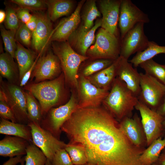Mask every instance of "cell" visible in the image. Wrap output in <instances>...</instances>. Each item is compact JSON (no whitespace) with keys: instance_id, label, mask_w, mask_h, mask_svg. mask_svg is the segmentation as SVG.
<instances>
[{"instance_id":"cell-1","label":"cell","mask_w":165,"mask_h":165,"mask_svg":"<svg viewBox=\"0 0 165 165\" xmlns=\"http://www.w3.org/2000/svg\"><path fill=\"white\" fill-rule=\"evenodd\" d=\"M112 115L96 107L77 108L61 130L71 143L84 148L88 163L94 165H143V151L134 145Z\"/></svg>"},{"instance_id":"cell-2","label":"cell","mask_w":165,"mask_h":165,"mask_svg":"<svg viewBox=\"0 0 165 165\" xmlns=\"http://www.w3.org/2000/svg\"><path fill=\"white\" fill-rule=\"evenodd\" d=\"M138 101V97L117 78L115 79L110 91L104 100L111 113L121 120L126 117H131Z\"/></svg>"},{"instance_id":"cell-3","label":"cell","mask_w":165,"mask_h":165,"mask_svg":"<svg viewBox=\"0 0 165 165\" xmlns=\"http://www.w3.org/2000/svg\"><path fill=\"white\" fill-rule=\"evenodd\" d=\"M53 51L59 58L67 79L78 87L77 72L81 64L88 57L80 55L72 48L68 41L53 42Z\"/></svg>"},{"instance_id":"cell-4","label":"cell","mask_w":165,"mask_h":165,"mask_svg":"<svg viewBox=\"0 0 165 165\" xmlns=\"http://www.w3.org/2000/svg\"><path fill=\"white\" fill-rule=\"evenodd\" d=\"M62 77L50 81L30 84L26 89L38 99L43 113L49 111L57 105L61 98L62 88Z\"/></svg>"},{"instance_id":"cell-5","label":"cell","mask_w":165,"mask_h":165,"mask_svg":"<svg viewBox=\"0 0 165 165\" xmlns=\"http://www.w3.org/2000/svg\"><path fill=\"white\" fill-rule=\"evenodd\" d=\"M121 43L119 37L101 28L96 35L94 43L88 49L86 55L93 58L115 61L120 56Z\"/></svg>"},{"instance_id":"cell-6","label":"cell","mask_w":165,"mask_h":165,"mask_svg":"<svg viewBox=\"0 0 165 165\" xmlns=\"http://www.w3.org/2000/svg\"><path fill=\"white\" fill-rule=\"evenodd\" d=\"M140 101L149 108L156 111L165 95V85L155 78L145 73H140Z\"/></svg>"},{"instance_id":"cell-7","label":"cell","mask_w":165,"mask_h":165,"mask_svg":"<svg viewBox=\"0 0 165 165\" xmlns=\"http://www.w3.org/2000/svg\"><path fill=\"white\" fill-rule=\"evenodd\" d=\"M32 143L44 153L47 159L51 162L56 152L61 148H65L67 144L60 141L49 131L40 125L29 122Z\"/></svg>"},{"instance_id":"cell-8","label":"cell","mask_w":165,"mask_h":165,"mask_svg":"<svg viewBox=\"0 0 165 165\" xmlns=\"http://www.w3.org/2000/svg\"><path fill=\"white\" fill-rule=\"evenodd\" d=\"M135 108L140 112L147 144L149 145L162 134L163 117L139 100Z\"/></svg>"},{"instance_id":"cell-9","label":"cell","mask_w":165,"mask_h":165,"mask_svg":"<svg viewBox=\"0 0 165 165\" xmlns=\"http://www.w3.org/2000/svg\"><path fill=\"white\" fill-rule=\"evenodd\" d=\"M144 24L138 23L127 33L121 40L120 56L128 60L132 54L147 48L149 41L144 33Z\"/></svg>"},{"instance_id":"cell-10","label":"cell","mask_w":165,"mask_h":165,"mask_svg":"<svg viewBox=\"0 0 165 165\" xmlns=\"http://www.w3.org/2000/svg\"><path fill=\"white\" fill-rule=\"evenodd\" d=\"M148 15L144 13L130 0H122L118 22L121 40L127 33L140 23H148Z\"/></svg>"},{"instance_id":"cell-11","label":"cell","mask_w":165,"mask_h":165,"mask_svg":"<svg viewBox=\"0 0 165 165\" xmlns=\"http://www.w3.org/2000/svg\"><path fill=\"white\" fill-rule=\"evenodd\" d=\"M76 99L72 94L69 101L65 105L51 109L47 118L40 126L55 136L64 124L78 108ZM49 110V111H50Z\"/></svg>"},{"instance_id":"cell-12","label":"cell","mask_w":165,"mask_h":165,"mask_svg":"<svg viewBox=\"0 0 165 165\" xmlns=\"http://www.w3.org/2000/svg\"><path fill=\"white\" fill-rule=\"evenodd\" d=\"M1 88L5 94L6 101L13 110L17 122L23 124H28L29 120L25 92L15 85H9L6 87L3 86Z\"/></svg>"},{"instance_id":"cell-13","label":"cell","mask_w":165,"mask_h":165,"mask_svg":"<svg viewBox=\"0 0 165 165\" xmlns=\"http://www.w3.org/2000/svg\"><path fill=\"white\" fill-rule=\"evenodd\" d=\"M101 18L98 19L90 29L86 30L80 24L68 40L74 50L81 55L86 56L87 50L95 42V33L97 30L101 27Z\"/></svg>"},{"instance_id":"cell-14","label":"cell","mask_w":165,"mask_h":165,"mask_svg":"<svg viewBox=\"0 0 165 165\" xmlns=\"http://www.w3.org/2000/svg\"><path fill=\"white\" fill-rule=\"evenodd\" d=\"M61 65L57 57L51 51L38 59L32 73L36 83L51 79L60 72Z\"/></svg>"},{"instance_id":"cell-15","label":"cell","mask_w":165,"mask_h":165,"mask_svg":"<svg viewBox=\"0 0 165 165\" xmlns=\"http://www.w3.org/2000/svg\"><path fill=\"white\" fill-rule=\"evenodd\" d=\"M122 0L99 1L100 12L102 15L101 28L119 37L118 26Z\"/></svg>"},{"instance_id":"cell-16","label":"cell","mask_w":165,"mask_h":165,"mask_svg":"<svg viewBox=\"0 0 165 165\" xmlns=\"http://www.w3.org/2000/svg\"><path fill=\"white\" fill-rule=\"evenodd\" d=\"M35 15L38 22L36 27L32 33L31 44L33 48L40 55L50 44L53 30L52 21L47 14L39 12Z\"/></svg>"},{"instance_id":"cell-17","label":"cell","mask_w":165,"mask_h":165,"mask_svg":"<svg viewBox=\"0 0 165 165\" xmlns=\"http://www.w3.org/2000/svg\"><path fill=\"white\" fill-rule=\"evenodd\" d=\"M116 74L117 78L138 97L140 91V73L128 59L119 56L116 60Z\"/></svg>"},{"instance_id":"cell-18","label":"cell","mask_w":165,"mask_h":165,"mask_svg":"<svg viewBox=\"0 0 165 165\" xmlns=\"http://www.w3.org/2000/svg\"><path fill=\"white\" fill-rule=\"evenodd\" d=\"M85 1L84 0L79 1L74 11L60 22L53 31L50 40V43L68 41L70 35L80 24L81 10Z\"/></svg>"},{"instance_id":"cell-19","label":"cell","mask_w":165,"mask_h":165,"mask_svg":"<svg viewBox=\"0 0 165 165\" xmlns=\"http://www.w3.org/2000/svg\"><path fill=\"white\" fill-rule=\"evenodd\" d=\"M80 85L81 100L78 108L96 107L109 92L107 90L97 87L83 76L80 78Z\"/></svg>"},{"instance_id":"cell-20","label":"cell","mask_w":165,"mask_h":165,"mask_svg":"<svg viewBox=\"0 0 165 165\" xmlns=\"http://www.w3.org/2000/svg\"><path fill=\"white\" fill-rule=\"evenodd\" d=\"M30 143L22 138L7 136L0 141V155L12 157L26 154L27 148Z\"/></svg>"},{"instance_id":"cell-21","label":"cell","mask_w":165,"mask_h":165,"mask_svg":"<svg viewBox=\"0 0 165 165\" xmlns=\"http://www.w3.org/2000/svg\"><path fill=\"white\" fill-rule=\"evenodd\" d=\"M139 122V119L135 114L133 118L126 117L122 119L119 126L131 142L141 148L144 142V137Z\"/></svg>"},{"instance_id":"cell-22","label":"cell","mask_w":165,"mask_h":165,"mask_svg":"<svg viewBox=\"0 0 165 165\" xmlns=\"http://www.w3.org/2000/svg\"><path fill=\"white\" fill-rule=\"evenodd\" d=\"M0 134L20 137L32 142L31 129L28 124L14 123L1 118Z\"/></svg>"},{"instance_id":"cell-23","label":"cell","mask_w":165,"mask_h":165,"mask_svg":"<svg viewBox=\"0 0 165 165\" xmlns=\"http://www.w3.org/2000/svg\"><path fill=\"white\" fill-rule=\"evenodd\" d=\"M47 15L51 21L70 14L74 7V2L71 0H45Z\"/></svg>"},{"instance_id":"cell-24","label":"cell","mask_w":165,"mask_h":165,"mask_svg":"<svg viewBox=\"0 0 165 165\" xmlns=\"http://www.w3.org/2000/svg\"><path fill=\"white\" fill-rule=\"evenodd\" d=\"M17 48L15 58L18 66L19 79L20 80L26 72L30 68L35 60V54L32 51L25 48L16 42Z\"/></svg>"},{"instance_id":"cell-25","label":"cell","mask_w":165,"mask_h":165,"mask_svg":"<svg viewBox=\"0 0 165 165\" xmlns=\"http://www.w3.org/2000/svg\"><path fill=\"white\" fill-rule=\"evenodd\" d=\"M116 75V60L110 66L89 77L88 80L97 87L108 90Z\"/></svg>"},{"instance_id":"cell-26","label":"cell","mask_w":165,"mask_h":165,"mask_svg":"<svg viewBox=\"0 0 165 165\" xmlns=\"http://www.w3.org/2000/svg\"><path fill=\"white\" fill-rule=\"evenodd\" d=\"M14 59L6 52L2 53L0 55L1 75L11 82L15 81L18 76L19 77L17 64Z\"/></svg>"},{"instance_id":"cell-27","label":"cell","mask_w":165,"mask_h":165,"mask_svg":"<svg viewBox=\"0 0 165 165\" xmlns=\"http://www.w3.org/2000/svg\"><path fill=\"white\" fill-rule=\"evenodd\" d=\"M165 148V135L154 140L141 155L140 160L143 165H151L156 163L161 151Z\"/></svg>"},{"instance_id":"cell-28","label":"cell","mask_w":165,"mask_h":165,"mask_svg":"<svg viewBox=\"0 0 165 165\" xmlns=\"http://www.w3.org/2000/svg\"><path fill=\"white\" fill-rule=\"evenodd\" d=\"M96 2L95 0H87L82 8L80 12L81 23L86 30L90 29L94 25V20L101 16Z\"/></svg>"},{"instance_id":"cell-29","label":"cell","mask_w":165,"mask_h":165,"mask_svg":"<svg viewBox=\"0 0 165 165\" xmlns=\"http://www.w3.org/2000/svg\"><path fill=\"white\" fill-rule=\"evenodd\" d=\"M161 53L165 54V46H160L154 42L149 41L147 48L137 53L129 62L134 67H137L142 62Z\"/></svg>"},{"instance_id":"cell-30","label":"cell","mask_w":165,"mask_h":165,"mask_svg":"<svg viewBox=\"0 0 165 165\" xmlns=\"http://www.w3.org/2000/svg\"><path fill=\"white\" fill-rule=\"evenodd\" d=\"M25 93L29 122H32L40 125L43 114L41 106L30 91H28Z\"/></svg>"},{"instance_id":"cell-31","label":"cell","mask_w":165,"mask_h":165,"mask_svg":"<svg viewBox=\"0 0 165 165\" xmlns=\"http://www.w3.org/2000/svg\"><path fill=\"white\" fill-rule=\"evenodd\" d=\"M139 66L147 74L158 80L165 85V64H161L153 58L145 61Z\"/></svg>"},{"instance_id":"cell-32","label":"cell","mask_w":165,"mask_h":165,"mask_svg":"<svg viewBox=\"0 0 165 165\" xmlns=\"http://www.w3.org/2000/svg\"><path fill=\"white\" fill-rule=\"evenodd\" d=\"M24 165H45L47 159L42 151L33 143L26 149Z\"/></svg>"},{"instance_id":"cell-33","label":"cell","mask_w":165,"mask_h":165,"mask_svg":"<svg viewBox=\"0 0 165 165\" xmlns=\"http://www.w3.org/2000/svg\"><path fill=\"white\" fill-rule=\"evenodd\" d=\"M65 149L68 153L73 165H82L88 163L85 149L81 145L68 144Z\"/></svg>"},{"instance_id":"cell-34","label":"cell","mask_w":165,"mask_h":165,"mask_svg":"<svg viewBox=\"0 0 165 165\" xmlns=\"http://www.w3.org/2000/svg\"><path fill=\"white\" fill-rule=\"evenodd\" d=\"M0 31L6 52L15 58V52L17 48L15 39L16 31L6 29L2 25L0 27Z\"/></svg>"},{"instance_id":"cell-35","label":"cell","mask_w":165,"mask_h":165,"mask_svg":"<svg viewBox=\"0 0 165 165\" xmlns=\"http://www.w3.org/2000/svg\"><path fill=\"white\" fill-rule=\"evenodd\" d=\"M109 59H99L93 61L86 66L82 73L85 76H88L101 71L112 65L115 61Z\"/></svg>"},{"instance_id":"cell-36","label":"cell","mask_w":165,"mask_h":165,"mask_svg":"<svg viewBox=\"0 0 165 165\" xmlns=\"http://www.w3.org/2000/svg\"><path fill=\"white\" fill-rule=\"evenodd\" d=\"M10 2L29 10L41 11L47 8L45 0H11Z\"/></svg>"},{"instance_id":"cell-37","label":"cell","mask_w":165,"mask_h":165,"mask_svg":"<svg viewBox=\"0 0 165 165\" xmlns=\"http://www.w3.org/2000/svg\"><path fill=\"white\" fill-rule=\"evenodd\" d=\"M32 33L25 24L20 21L16 31L15 39L16 42L28 47L31 44Z\"/></svg>"},{"instance_id":"cell-38","label":"cell","mask_w":165,"mask_h":165,"mask_svg":"<svg viewBox=\"0 0 165 165\" xmlns=\"http://www.w3.org/2000/svg\"><path fill=\"white\" fill-rule=\"evenodd\" d=\"M6 17L4 24L7 30L16 31L20 21L19 19L15 9L11 6L6 8Z\"/></svg>"},{"instance_id":"cell-39","label":"cell","mask_w":165,"mask_h":165,"mask_svg":"<svg viewBox=\"0 0 165 165\" xmlns=\"http://www.w3.org/2000/svg\"><path fill=\"white\" fill-rule=\"evenodd\" d=\"M52 165H73L65 148L58 150L55 153L51 162Z\"/></svg>"},{"instance_id":"cell-40","label":"cell","mask_w":165,"mask_h":165,"mask_svg":"<svg viewBox=\"0 0 165 165\" xmlns=\"http://www.w3.org/2000/svg\"><path fill=\"white\" fill-rule=\"evenodd\" d=\"M0 116L1 118L17 123L13 110L5 101H0Z\"/></svg>"},{"instance_id":"cell-41","label":"cell","mask_w":165,"mask_h":165,"mask_svg":"<svg viewBox=\"0 0 165 165\" xmlns=\"http://www.w3.org/2000/svg\"><path fill=\"white\" fill-rule=\"evenodd\" d=\"M15 10L20 20L25 24L28 22L32 16L29 10L27 9L20 7Z\"/></svg>"},{"instance_id":"cell-42","label":"cell","mask_w":165,"mask_h":165,"mask_svg":"<svg viewBox=\"0 0 165 165\" xmlns=\"http://www.w3.org/2000/svg\"><path fill=\"white\" fill-rule=\"evenodd\" d=\"M40 55V54H38V57L36 58L32 65L24 74V75L21 79L20 80V86H25L28 82L31 77V75L32 74L34 68Z\"/></svg>"},{"instance_id":"cell-43","label":"cell","mask_w":165,"mask_h":165,"mask_svg":"<svg viewBox=\"0 0 165 165\" xmlns=\"http://www.w3.org/2000/svg\"><path fill=\"white\" fill-rule=\"evenodd\" d=\"M37 18L35 14L32 15L30 20L25 24L27 27L32 33L37 24Z\"/></svg>"},{"instance_id":"cell-44","label":"cell","mask_w":165,"mask_h":165,"mask_svg":"<svg viewBox=\"0 0 165 165\" xmlns=\"http://www.w3.org/2000/svg\"><path fill=\"white\" fill-rule=\"evenodd\" d=\"M25 160V157L22 156H18L13 157H10L7 161L4 163L2 165H16L19 163H21Z\"/></svg>"},{"instance_id":"cell-45","label":"cell","mask_w":165,"mask_h":165,"mask_svg":"<svg viewBox=\"0 0 165 165\" xmlns=\"http://www.w3.org/2000/svg\"><path fill=\"white\" fill-rule=\"evenodd\" d=\"M156 111L158 113L163 117L165 115V95L163 98Z\"/></svg>"},{"instance_id":"cell-46","label":"cell","mask_w":165,"mask_h":165,"mask_svg":"<svg viewBox=\"0 0 165 165\" xmlns=\"http://www.w3.org/2000/svg\"><path fill=\"white\" fill-rule=\"evenodd\" d=\"M156 163L157 165H165V152L160 155Z\"/></svg>"},{"instance_id":"cell-47","label":"cell","mask_w":165,"mask_h":165,"mask_svg":"<svg viewBox=\"0 0 165 165\" xmlns=\"http://www.w3.org/2000/svg\"><path fill=\"white\" fill-rule=\"evenodd\" d=\"M6 17V13L3 10H0V23L4 21Z\"/></svg>"},{"instance_id":"cell-48","label":"cell","mask_w":165,"mask_h":165,"mask_svg":"<svg viewBox=\"0 0 165 165\" xmlns=\"http://www.w3.org/2000/svg\"><path fill=\"white\" fill-rule=\"evenodd\" d=\"M163 129L165 130V115L163 116V120L162 123Z\"/></svg>"},{"instance_id":"cell-49","label":"cell","mask_w":165,"mask_h":165,"mask_svg":"<svg viewBox=\"0 0 165 165\" xmlns=\"http://www.w3.org/2000/svg\"><path fill=\"white\" fill-rule=\"evenodd\" d=\"M45 165H52L51 162L49 160L47 159Z\"/></svg>"},{"instance_id":"cell-50","label":"cell","mask_w":165,"mask_h":165,"mask_svg":"<svg viewBox=\"0 0 165 165\" xmlns=\"http://www.w3.org/2000/svg\"><path fill=\"white\" fill-rule=\"evenodd\" d=\"M25 160H24L23 161H22L20 163H21V165H24V161Z\"/></svg>"},{"instance_id":"cell-51","label":"cell","mask_w":165,"mask_h":165,"mask_svg":"<svg viewBox=\"0 0 165 165\" xmlns=\"http://www.w3.org/2000/svg\"><path fill=\"white\" fill-rule=\"evenodd\" d=\"M92 165V164H91L87 163V164H86L84 165Z\"/></svg>"},{"instance_id":"cell-52","label":"cell","mask_w":165,"mask_h":165,"mask_svg":"<svg viewBox=\"0 0 165 165\" xmlns=\"http://www.w3.org/2000/svg\"><path fill=\"white\" fill-rule=\"evenodd\" d=\"M151 165H157V163H154L152 164Z\"/></svg>"},{"instance_id":"cell-53","label":"cell","mask_w":165,"mask_h":165,"mask_svg":"<svg viewBox=\"0 0 165 165\" xmlns=\"http://www.w3.org/2000/svg\"><path fill=\"white\" fill-rule=\"evenodd\" d=\"M164 152H165V148H164Z\"/></svg>"}]
</instances>
